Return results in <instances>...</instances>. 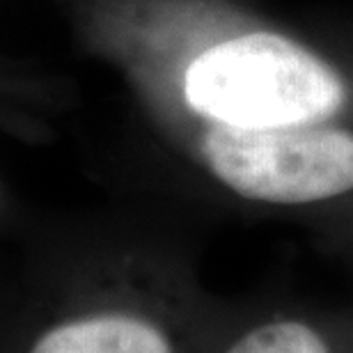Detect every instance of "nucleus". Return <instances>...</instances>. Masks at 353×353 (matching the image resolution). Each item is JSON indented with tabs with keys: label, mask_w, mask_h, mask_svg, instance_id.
<instances>
[{
	"label": "nucleus",
	"mask_w": 353,
	"mask_h": 353,
	"mask_svg": "<svg viewBox=\"0 0 353 353\" xmlns=\"http://www.w3.org/2000/svg\"><path fill=\"white\" fill-rule=\"evenodd\" d=\"M225 353H330V347L305 321L271 319L239 335Z\"/></svg>",
	"instance_id": "nucleus-2"
},
{
	"label": "nucleus",
	"mask_w": 353,
	"mask_h": 353,
	"mask_svg": "<svg viewBox=\"0 0 353 353\" xmlns=\"http://www.w3.org/2000/svg\"><path fill=\"white\" fill-rule=\"evenodd\" d=\"M28 353H176L163 323L133 307L67 314L34 337Z\"/></svg>",
	"instance_id": "nucleus-1"
}]
</instances>
